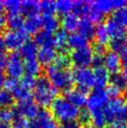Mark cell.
Here are the masks:
<instances>
[{
    "instance_id": "49",
    "label": "cell",
    "mask_w": 127,
    "mask_h": 128,
    "mask_svg": "<svg viewBox=\"0 0 127 128\" xmlns=\"http://www.w3.org/2000/svg\"><path fill=\"white\" fill-rule=\"evenodd\" d=\"M122 76L124 77V78L125 80V82L127 83V55L122 56Z\"/></svg>"
},
{
    "instance_id": "54",
    "label": "cell",
    "mask_w": 127,
    "mask_h": 128,
    "mask_svg": "<svg viewBox=\"0 0 127 128\" xmlns=\"http://www.w3.org/2000/svg\"><path fill=\"white\" fill-rule=\"evenodd\" d=\"M7 25V18L5 16H0V29L4 28Z\"/></svg>"
},
{
    "instance_id": "59",
    "label": "cell",
    "mask_w": 127,
    "mask_h": 128,
    "mask_svg": "<svg viewBox=\"0 0 127 128\" xmlns=\"http://www.w3.org/2000/svg\"><path fill=\"white\" fill-rule=\"evenodd\" d=\"M82 128H96V127H94V126L92 124H86V125H83Z\"/></svg>"
},
{
    "instance_id": "8",
    "label": "cell",
    "mask_w": 127,
    "mask_h": 128,
    "mask_svg": "<svg viewBox=\"0 0 127 128\" xmlns=\"http://www.w3.org/2000/svg\"><path fill=\"white\" fill-rule=\"evenodd\" d=\"M94 52L92 48L84 47L78 50H74L70 56V61L75 64L77 68H87L92 64Z\"/></svg>"
},
{
    "instance_id": "16",
    "label": "cell",
    "mask_w": 127,
    "mask_h": 128,
    "mask_svg": "<svg viewBox=\"0 0 127 128\" xmlns=\"http://www.w3.org/2000/svg\"><path fill=\"white\" fill-rule=\"evenodd\" d=\"M94 76V86L95 89L103 90L106 86V84L110 82V75L104 66L94 68L92 71Z\"/></svg>"
},
{
    "instance_id": "27",
    "label": "cell",
    "mask_w": 127,
    "mask_h": 128,
    "mask_svg": "<svg viewBox=\"0 0 127 128\" xmlns=\"http://www.w3.org/2000/svg\"><path fill=\"white\" fill-rule=\"evenodd\" d=\"M60 25L59 20L54 16H44L41 18V27L43 30H45L47 32L52 33L54 31H57Z\"/></svg>"
},
{
    "instance_id": "23",
    "label": "cell",
    "mask_w": 127,
    "mask_h": 128,
    "mask_svg": "<svg viewBox=\"0 0 127 128\" xmlns=\"http://www.w3.org/2000/svg\"><path fill=\"white\" fill-rule=\"evenodd\" d=\"M78 31L82 36H84L86 38H92L94 36L95 26L92 22L89 19L84 18L81 21H80V25H78Z\"/></svg>"
},
{
    "instance_id": "34",
    "label": "cell",
    "mask_w": 127,
    "mask_h": 128,
    "mask_svg": "<svg viewBox=\"0 0 127 128\" xmlns=\"http://www.w3.org/2000/svg\"><path fill=\"white\" fill-rule=\"evenodd\" d=\"M110 82L111 83V86L115 87L120 92H124L127 91V83L122 74L117 73V74L112 75L110 78Z\"/></svg>"
},
{
    "instance_id": "21",
    "label": "cell",
    "mask_w": 127,
    "mask_h": 128,
    "mask_svg": "<svg viewBox=\"0 0 127 128\" xmlns=\"http://www.w3.org/2000/svg\"><path fill=\"white\" fill-rule=\"evenodd\" d=\"M41 27V18L38 15H33L29 16L24 21V32L27 34H36L39 31V28Z\"/></svg>"
},
{
    "instance_id": "45",
    "label": "cell",
    "mask_w": 127,
    "mask_h": 128,
    "mask_svg": "<svg viewBox=\"0 0 127 128\" xmlns=\"http://www.w3.org/2000/svg\"><path fill=\"white\" fill-rule=\"evenodd\" d=\"M78 119V121H80V122L83 125L89 124V122L91 121V117H90V114H89L88 110L80 111Z\"/></svg>"
},
{
    "instance_id": "17",
    "label": "cell",
    "mask_w": 127,
    "mask_h": 128,
    "mask_svg": "<svg viewBox=\"0 0 127 128\" xmlns=\"http://www.w3.org/2000/svg\"><path fill=\"white\" fill-rule=\"evenodd\" d=\"M38 61L43 66H50L56 58V52L53 47H42L38 52Z\"/></svg>"
},
{
    "instance_id": "18",
    "label": "cell",
    "mask_w": 127,
    "mask_h": 128,
    "mask_svg": "<svg viewBox=\"0 0 127 128\" xmlns=\"http://www.w3.org/2000/svg\"><path fill=\"white\" fill-rule=\"evenodd\" d=\"M38 45L33 40H26L25 43L22 46L20 55L22 58L25 59L26 61L28 60H34L36 57L38 56Z\"/></svg>"
},
{
    "instance_id": "51",
    "label": "cell",
    "mask_w": 127,
    "mask_h": 128,
    "mask_svg": "<svg viewBox=\"0 0 127 128\" xmlns=\"http://www.w3.org/2000/svg\"><path fill=\"white\" fill-rule=\"evenodd\" d=\"M8 56L5 52H0V70H2L3 68H6L7 66Z\"/></svg>"
},
{
    "instance_id": "37",
    "label": "cell",
    "mask_w": 127,
    "mask_h": 128,
    "mask_svg": "<svg viewBox=\"0 0 127 128\" xmlns=\"http://www.w3.org/2000/svg\"><path fill=\"white\" fill-rule=\"evenodd\" d=\"M39 10L43 13L44 16H52L56 12L55 8V2L44 0L39 3Z\"/></svg>"
},
{
    "instance_id": "14",
    "label": "cell",
    "mask_w": 127,
    "mask_h": 128,
    "mask_svg": "<svg viewBox=\"0 0 127 128\" xmlns=\"http://www.w3.org/2000/svg\"><path fill=\"white\" fill-rule=\"evenodd\" d=\"M105 27L108 33L110 38H111L112 39L122 38L127 34L126 29L122 24H120L113 17H110L106 20Z\"/></svg>"
},
{
    "instance_id": "31",
    "label": "cell",
    "mask_w": 127,
    "mask_h": 128,
    "mask_svg": "<svg viewBox=\"0 0 127 128\" xmlns=\"http://www.w3.org/2000/svg\"><path fill=\"white\" fill-rule=\"evenodd\" d=\"M12 94L13 98L17 99L18 101H22V100H25L31 98V94H30V91L24 88L20 82H18V84L15 86L13 89L10 92Z\"/></svg>"
},
{
    "instance_id": "44",
    "label": "cell",
    "mask_w": 127,
    "mask_h": 128,
    "mask_svg": "<svg viewBox=\"0 0 127 128\" xmlns=\"http://www.w3.org/2000/svg\"><path fill=\"white\" fill-rule=\"evenodd\" d=\"M20 83H21L24 88H26V89L29 90V91H31L32 89H34V86H35V83H36V80L34 78L28 77V76H24V77L21 80Z\"/></svg>"
},
{
    "instance_id": "24",
    "label": "cell",
    "mask_w": 127,
    "mask_h": 128,
    "mask_svg": "<svg viewBox=\"0 0 127 128\" xmlns=\"http://www.w3.org/2000/svg\"><path fill=\"white\" fill-rule=\"evenodd\" d=\"M67 41H68L67 33L64 29L57 30L55 35L53 36V46L58 50L64 52L67 48Z\"/></svg>"
},
{
    "instance_id": "13",
    "label": "cell",
    "mask_w": 127,
    "mask_h": 128,
    "mask_svg": "<svg viewBox=\"0 0 127 128\" xmlns=\"http://www.w3.org/2000/svg\"><path fill=\"white\" fill-rule=\"evenodd\" d=\"M103 66L112 75L119 73L122 68V59L120 55L112 50L106 52L103 56Z\"/></svg>"
},
{
    "instance_id": "19",
    "label": "cell",
    "mask_w": 127,
    "mask_h": 128,
    "mask_svg": "<svg viewBox=\"0 0 127 128\" xmlns=\"http://www.w3.org/2000/svg\"><path fill=\"white\" fill-rule=\"evenodd\" d=\"M61 24L63 25L64 30L66 33L67 32L75 33V31L77 29H78L80 19L74 13H69V14H66L64 16Z\"/></svg>"
},
{
    "instance_id": "29",
    "label": "cell",
    "mask_w": 127,
    "mask_h": 128,
    "mask_svg": "<svg viewBox=\"0 0 127 128\" xmlns=\"http://www.w3.org/2000/svg\"><path fill=\"white\" fill-rule=\"evenodd\" d=\"M24 73L26 74V76L34 78V77H36L40 74L41 66H40V64L38 63V60H36V59L28 60L24 63Z\"/></svg>"
},
{
    "instance_id": "7",
    "label": "cell",
    "mask_w": 127,
    "mask_h": 128,
    "mask_svg": "<svg viewBox=\"0 0 127 128\" xmlns=\"http://www.w3.org/2000/svg\"><path fill=\"white\" fill-rule=\"evenodd\" d=\"M24 64L22 62V58L19 52H14L10 54V56L8 57L7 66H6L8 77L16 78V80L21 78L24 73Z\"/></svg>"
},
{
    "instance_id": "4",
    "label": "cell",
    "mask_w": 127,
    "mask_h": 128,
    "mask_svg": "<svg viewBox=\"0 0 127 128\" xmlns=\"http://www.w3.org/2000/svg\"><path fill=\"white\" fill-rule=\"evenodd\" d=\"M47 76L50 84L54 87L56 91L68 92L74 83L72 73L67 69H61L53 64H50L47 68Z\"/></svg>"
},
{
    "instance_id": "42",
    "label": "cell",
    "mask_w": 127,
    "mask_h": 128,
    "mask_svg": "<svg viewBox=\"0 0 127 128\" xmlns=\"http://www.w3.org/2000/svg\"><path fill=\"white\" fill-rule=\"evenodd\" d=\"M12 128H30V122L26 118L16 115L12 120Z\"/></svg>"
},
{
    "instance_id": "41",
    "label": "cell",
    "mask_w": 127,
    "mask_h": 128,
    "mask_svg": "<svg viewBox=\"0 0 127 128\" xmlns=\"http://www.w3.org/2000/svg\"><path fill=\"white\" fill-rule=\"evenodd\" d=\"M13 96L10 92H8L6 90L0 92V107L2 108H8L13 103Z\"/></svg>"
},
{
    "instance_id": "46",
    "label": "cell",
    "mask_w": 127,
    "mask_h": 128,
    "mask_svg": "<svg viewBox=\"0 0 127 128\" xmlns=\"http://www.w3.org/2000/svg\"><path fill=\"white\" fill-rule=\"evenodd\" d=\"M18 82H18V80H16V78H10V77L8 78H6V80H5V83H4V86H5V88H6V91L10 92L11 90L17 85Z\"/></svg>"
},
{
    "instance_id": "52",
    "label": "cell",
    "mask_w": 127,
    "mask_h": 128,
    "mask_svg": "<svg viewBox=\"0 0 127 128\" xmlns=\"http://www.w3.org/2000/svg\"><path fill=\"white\" fill-rule=\"evenodd\" d=\"M61 127L62 128H78V124L76 121H70V122H64L63 125H62Z\"/></svg>"
},
{
    "instance_id": "2",
    "label": "cell",
    "mask_w": 127,
    "mask_h": 128,
    "mask_svg": "<svg viewBox=\"0 0 127 128\" xmlns=\"http://www.w3.org/2000/svg\"><path fill=\"white\" fill-rule=\"evenodd\" d=\"M57 91L54 89L46 77H39L34 86V99L38 106H50L57 96Z\"/></svg>"
},
{
    "instance_id": "20",
    "label": "cell",
    "mask_w": 127,
    "mask_h": 128,
    "mask_svg": "<svg viewBox=\"0 0 127 128\" xmlns=\"http://www.w3.org/2000/svg\"><path fill=\"white\" fill-rule=\"evenodd\" d=\"M88 42L89 39L82 36L80 33H72L70 36H68L67 46L74 50H78L84 47H88Z\"/></svg>"
},
{
    "instance_id": "48",
    "label": "cell",
    "mask_w": 127,
    "mask_h": 128,
    "mask_svg": "<svg viewBox=\"0 0 127 128\" xmlns=\"http://www.w3.org/2000/svg\"><path fill=\"white\" fill-rule=\"evenodd\" d=\"M92 50V52H94V55L102 56L103 54H105V52H106V47L104 46V45H101V44H97V43H96Z\"/></svg>"
},
{
    "instance_id": "40",
    "label": "cell",
    "mask_w": 127,
    "mask_h": 128,
    "mask_svg": "<svg viewBox=\"0 0 127 128\" xmlns=\"http://www.w3.org/2000/svg\"><path fill=\"white\" fill-rule=\"evenodd\" d=\"M21 1L18 0H8L3 2L4 8H6L8 14L19 13V11H21Z\"/></svg>"
},
{
    "instance_id": "33",
    "label": "cell",
    "mask_w": 127,
    "mask_h": 128,
    "mask_svg": "<svg viewBox=\"0 0 127 128\" xmlns=\"http://www.w3.org/2000/svg\"><path fill=\"white\" fill-rule=\"evenodd\" d=\"M90 117H91V121L94 124V126L96 128H103L105 127L106 122V118L104 115V110H95L92 112H89Z\"/></svg>"
},
{
    "instance_id": "50",
    "label": "cell",
    "mask_w": 127,
    "mask_h": 128,
    "mask_svg": "<svg viewBox=\"0 0 127 128\" xmlns=\"http://www.w3.org/2000/svg\"><path fill=\"white\" fill-rule=\"evenodd\" d=\"M92 64L94 66V68L103 66V57L99 55H94L92 61Z\"/></svg>"
},
{
    "instance_id": "57",
    "label": "cell",
    "mask_w": 127,
    "mask_h": 128,
    "mask_svg": "<svg viewBox=\"0 0 127 128\" xmlns=\"http://www.w3.org/2000/svg\"><path fill=\"white\" fill-rule=\"evenodd\" d=\"M3 10H4V4L3 2L0 1V16L3 15Z\"/></svg>"
},
{
    "instance_id": "22",
    "label": "cell",
    "mask_w": 127,
    "mask_h": 128,
    "mask_svg": "<svg viewBox=\"0 0 127 128\" xmlns=\"http://www.w3.org/2000/svg\"><path fill=\"white\" fill-rule=\"evenodd\" d=\"M35 43L41 47H52L53 36L52 33L40 30L35 35Z\"/></svg>"
},
{
    "instance_id": "60",
    "label": "cell",
    "mask_w": 127,
    "mask_h": 128,
    "mask_svg": "<svg viewBox=\"0 0 127 128\" xmlns=\"http://www.w3.org/2000/svg\"><path fill=\"white\" fill-rule=\"evenodd\" d=\"M125 128H127V125H126V126H125Z\"/></svg>"
},
{
    "instance_id": "35",
    "label": "cell",
    "mask_w": 127,
    "mask_h": 128,
    "mask_svg": "<svg viewBox=\"0 0 127 128\" xmlns=\"http://www.w3.org/2000/svg\"><path fill=\"white\" fill-rule=\"evenodd\" d=\"M55 8L59 14L66 15L69 14V12L73 8V1L70 0H59L55 2Z\"/></svg>"
},
{
    "instance_id": "56",
    "label": "cell",
    "mask_w": 127,
    "mask_h": 128,
    "mask_svg": "<svg viewBox=\"0 0 127 128\" xmlns=\"http://www.w3.org/2000/svg\"><path fill=\"white\" fill-rule=\"evenodd\" d=\"M5 80H6V78H5V75H4V73L2 72V70H0V89H1V88L4 86Z\"/></svg>"
},
{
    "instance_id": "32",
    "label": "cell",
    "mask_w": 127,
    "mask_h": 128,
    "mask_svg": "<svg viewBox=\"0 0 127 128\" xmlns=\"http://www.w3.org/2000/svg\"><path fill=\"white\" fill-rule=\"evenodd\" d=\"M94 38H95L97 44H101V45H104V46H106V44L108 42V40L110 38L105 25L103 24H99L97 27H95Z\"/></svg>"
},
{
    "instance_id": "28",
    "label": "cell",
    "mask_w": 127,
    "mask_h": 128,
    "mask_svg": "<svg viewBox=\"0 0 127 128\" xmlns=\"http://www.w3.org/2000/svg\"><path fill=\"white\" fill-rule=\"evenodd\" d=\"M72 10L75 15L77 16H81L84 18L88 17L90 10H91V4L90 2L86 1H75L73 2V8Z\"/></svg>"
},
{
    "instance_id": "53",
    "label": "cell",
    "mask_w": 127,
    "mask_h": 128,
    "mask_svg": "<svg viewBox=\"0 0 127 128\" xmlns=\"http://www.w3.org/2000/svg\"><path fill=\"white\" fill-rule=\"evenodd\" d=\"M6 43H5V40H4L3 36H0V52H4V50L6 49Z\"/></svg>"
},
{
    "instance_id": "36",
    "label": "cell",
    "mask_w": 127,
    "mask_h": 128,
    "mask_svg": "<svg viewBox=\"0 0 127 128\" xmlns=\"http://www.w3.org/2000/svg\"><path fill=\"white\" fill-rule=\"evenodd\" d=\"M18 115L15 108H0V122L1 124H8L13 120V118Z\"/></svg>"
},
{
    "instance_id": "55",
    "label": "cell",
    "mask_w": 127,
    "mask_h": 128,
    "mask_svg": "<svg viewBox=\"0 0 127 128\" xmlns=\"http://www.w3.org/2000/svg\"><path fill=\"white\" fill-rule=\"evenodd\" d=\"M108 128H125V124H120V122H113Z\"/></svg>"
},
{
    "instance_id": "25",
    "label": "cell",
    "mask_w": 127,
    "mask_h": 128,
    "mask_svg": "<svg viewBox=\"0 0 127 128\" xmlns=\"http://www.w3.org/2000/svg\"><path fill=\"white\" fill-rule=\"evenodd\" d=\"M111 50L119 55H127V34L124 38L118 39H112L110 42Z\"/></svg>"
},
{
    "instance_id": "30",
    "label": "cell",
    "mask_w": 127,
    "mask_h": 128,
    "mask_svg": "<svg viewBox=\"0 0 127 128\" xmlns=\"http://www.w3.org/2000/svg\"><path fill=\"white\" fill-rule=\"evenodd\" d=\"M24 24V20L20 13L8 14L7 17V25L10 30H22Z\"/></svg>"
},
{
    "instance_id": "6",
    "label": "cell",
    "mask_w": 127,
    "mask_h": 128,
    "mask_svg": "<svg viewBox=\"0 0 127 128\" xmlns=\"http://www.w3.org/2000/svg\"><path fill=\"white\" fill-rule=\"evenodd\" d=\"M73 80L78 85V89L87 91L94 86V76L92 71L89 68H76L73 72Z\"/></svg>"
},
{
    "instance_id": "47",
    "label": "cell",
    "mask_w": 127,
    "mask_h": 128,
    "mask_svg": "<svg viewBox=\"0 0 127 128\" xmlns=\"http://www.w3.org/2000/svg\"><path fill=\"white\" fill-rule=\"evenodd\" d=\"M106 94H108V97H111L112 99L120 97V94H122V92H120L119 90L116 89L115 87H113V86H111V85H110V87L108 88V90H106Z\"/></svg>"
},
{
    "instance_id": "58",
    "label": "cell",
    "mask_w": 127,
    "mask_h": 128,
    "mask_svg": "<svg viewBox=\"0 0 127 128\" xmlns=\"http://www.w3.org/2000/svg\"><path fill=\"white\" fill-rule=\"evenodd\" d=\"M0 128H12L10 125H8V124H0Z\"/></svg>"
},
{
    "instance_id": "11",
    "label": "cell",
    "mask_w": 127,
    "mask_h": 128,
    "mask_svg": "<svg viewBox=\"0 0 127 128\" xmlns=\"http://www.w3.org/2000/svg\"><path fill=\"white\" fill-rule=\"evenodd\" d=\"M91 6L102 14H108L113 10H120L127 6V2L124 0H99L90 2Z\"/></svg>"
},
{
    "instance_id": "5",
    "label": "cell",
    "mask_w": 127,
    "mask_h": 128,
    "mask_svg": "<svg viewBox=\"0 0 127 128\" xmlns=\"http://www.w3.org/2000/svg\"><path fill=\"white\" fill-rule=\"evenodd\" d=\"M108 96L105 90L95 89L94 90L90 96H87V108L88 112H92L95 110H104L106 105L108 102Z\"/></svg>"
},
{
    "instance_id": "10",
    "label": "cell",
    "mask_w": 127,
    "mask_h": 128,
    "mask_svg": "<svg viewBox=\"0 0 127 128\" xmlns=\"http://www.w3.org/2000/svg\"><path fill=\"white\" fill-rule=\"evenodd\" d=\"M15 110H16L18 115L26 118L27 120L35 119L40 111L38 104L36 103L34 100H32V98L19 101Z\"/></svg>"
},
{
    "instance_id": "38",
    "label": "cell",
    "mask_w": 127,
    "mask_h": 128,
    "mask_svg": "<svg viewBox=\"0 0 127 128\" xmlns=\"http://www.w3.org/2000/svg\"><path fill=\"white\" fill-rule=\"evenodd\" d=\"M53 66L61 69H67L70 66V58L64 52H61L59 55H56V58L53 62Z\"/></svg>"
},
{
    "instance_id": "15",
    "label": "cell",
    "mask_w": 127,
    "mask_h": 128,
    "mask_svg": "<svg viewBox=\"0 0 127 128\" xmlns=\"http://www.w3.org/2000/svg\"><path fill=\"white\" fill-rule=\"evenodd\" d=\"M69 102H70L73 106L76 108H81L86 105L87 102V96H86V92L82 91V90L78 89H71L66 92V96Z\"/></svg>"
},
{
    "instance_id": "12",
    "label": "cell",
    "mask_w": 127,
    "mask_h": 128,
    "mask_svg": "<svg viewBox=\"0 0 127 128\" xmlns=\"http://www.w3.org/2000/svg\"><path fill=\"white\" fill-rule=\"evenodd\" d=\"M52 114L48 110H40L38 116L30 122V128H58Z\"/></svg>"
},
{
    "instance_id": "26",
    "label": "cell",
    "mask_w": 127,
    "mask_h": 128,
    "mask_svg": "<svg viewBox=\"0 0 127 128\" xmlns=\"http://www.w3.org/2000/svg\"><path fill=\"white\" fill-rule=\"evenodd\" d=\"M39 10V3L34 0H25L21 3V12L26 16L36 15Z\"/></svg>"
},
{
    "instance_id": "1",
    "label": "cell",
    "mask_w": 127,
    "mask_h": 128,
    "mask_svg": "<svg viewBox=\"0 0 127 128\" xmlns=\"http://www.w3.org/2000/svg\"><path fill=\"white\" fill-rule=\"evenodd\" d=\"M104 115L108 124H127V101L124 97L111 99L104 108Z\"/></svg>"
},
{
    "instance_id": "39",
    "label": "cell",
    "mask_w": 127,
    "mask_h": 128,
    "mask_svg": "<svg viewBox=\"0 0 127 128\" xmlns=\"http://www.w3.org/2000/svg\"><path fill=\"white\" fill-rule=\"evenodd\" d=\"M112 17L124 28H127V6L115 10Z\"/></svg>"
},
{
    "instance_id": "3",
    "label": "cell",
    "mask_w": 127,
    "mask_h": 128,
    "mask_svg": "<svg viewBox=\"0 0 127 128\" xmlns=\"http://www.w3.org/2000/svg\"><path fill=\"white\" fill-rule=\"evenodd\" d=\"M52 114L58 121L66 122L78 119L80 110L73 106L66 97H56L52 103Z\"/></svg>"
},
{
    "instance_id": "43",
    "label": "cell",
    "mask_w": 127,
    "mask_h": 128,
    "mask_svg": "<svg viewBox=\"0 0 127 128\" xmlns=\"http://www.w3.org/2000/svg\"><path fill=\"white\" fill-rule=\"evenodd\" d=\"M87 19H89L92 24H100L104 19V14L99 12L98 10H96L95 8H94L91 6V10H90V13H89Z\"/></svg>"
},
{
    "instance_id": "9",
    "label": "cell",
    "mask_w": 127,
    "mask_h": 128,
    "mask_svg": "<svg viewBox=\"0 0 127 128\" xmlns=\"http://www.w3.org/2000/svg\"><path fill=\"white\" fill-rule=\"evenodd\" d=\"M4 40L6 43V47L10 50L21 49L22 46L27 40V34L24 30H8L4 35Z\"/></svg>"
}]
</instances>
